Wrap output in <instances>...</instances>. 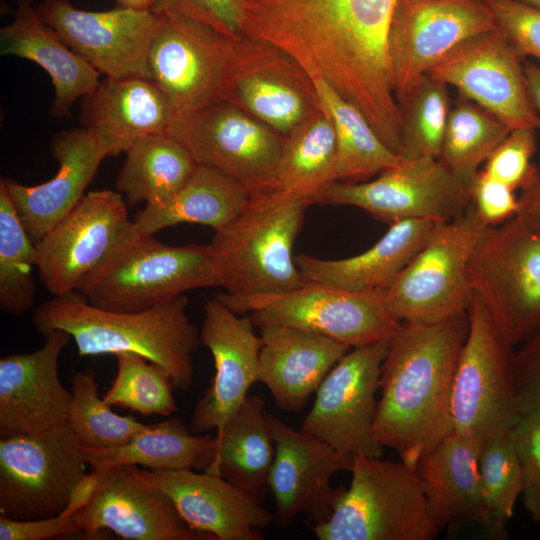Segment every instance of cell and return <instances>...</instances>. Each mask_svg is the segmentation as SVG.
<instances>
[{
  "instance_id": "cell-1",
  "label": "cell",
  "mask_w": 540,
  "mask_h": 540,
  "mask_svg": "<svg viewBox=\"0 0 540 540\" xmlns=\"http://www.w3.org/2000/svg\"><path fill=\"white\" fill-rule=\"evenodd\" d=\"M396 0H241L242 34L292 56L367 119L398 155L401 116L388 53Z\"/></svg>"
},
{
  "instance_id": "cell-2",
  "label": "cell",
  "mask_w": 540,
  "mask_h": 540,
  "mask_svg": "<svg viewBox=\"0 0 540 540\" xmlns=\"http://www.w3.org/2000/svg\"><path fill=\"white\" fill-rule=\"evenodd\" d=\"M467 312L436 322L402 321L380 375L374 437L410 468L453 431L454 378Z\"/></svg>"
},
{
  "instance_id": "cell-3",
  "label": "cell",
  "mask_w": 540,
  "mask_h": 540,
  "mask_svg": "<svg viewBox=\"0 0 540 540\" xmlns=\"http://www.w3.org/2000/svg\"><path fill=\"white\" fill-rule=\"evenodd\" d=\"M187 306L182 294L144 311H109L73 291L40 305L32 322L41 335L55 329L67 332L79 356L141 355L166 369L175 388L186 390L193 381V355L201 342Z\"/></svg>"
},
{
  "instance_id": "cell-4",
  "label": "cell",
  "mask_w": 540,
  "mask_h": 540,
  "mask_svg": "<svg viewBox=\"0 0 540 540\" xmlns=\"http://www.w3.org/2000/svg\"><path fill=\"white\" fill-rule=\"evenodd\" d=\"M310 204L273 191L252 195L246 207L208 245L225 293L273 295L304 285L293 255Z\"/></svg>"
},
{
  "instance_id": "cell-5",
  "label": "cell",
  "mask_w": 540,
  "mask_h": 540,
  "mask_svg": "<svg viewBox=\"0 0 540 540\" xmlns=\"http://www.w3.org/2000/svg\"><path fill=\"white\" fill-rule=\"evenodd\" d=\"M351 473L330 518L307 524L319 540H431L441 531L403 461L356 455Z\"/></svg>"
},
{
  "instance_id": "cell-6",
  "label": "cell",
  "mask_w": 540,
  "mask_h": 540,
  "mask_svg": "<svg viewBox=\"0 0 540 540\" xmlns=\"http://www.w3.org/2000/svg\"><path fill=\"white\" fill-rule=\"evenodd\" d=\"M221 287L208 245H167L135 236L81 292L94 306L138 312L187 291Z\"/></svg>"
},
{
  "instance_id": "cell-7",
  "label": "cell",
  "mask_w": 540,
  "mask_h": 540,
  "mask_svg": "<svg viewBox=\"0 0 540 540\" xmlns=\"http://www.w3.org/2000/svg\"><path fill=\"white\" fill-rule=\"evenodd\" d=\"M466 312L468 333L453 387V430L484 444L520 421L513 377L515 347L473 292Z\"/></svg>"
},
{
  "instance_id": "cell-8",
  "label": "cell",
  "mask_w": 540,
  "mask_h": 540,
  "mask_svg": "<svg viewBox=\"0 0 540 540\" xmlns=\"http://www.w3.org/2000/svg\"><path fill=\"white\" fill-rule=\"evenodd\" d=\"M218 300L237 314L251 313L259 328L283 325L317 333L356 348L389 340L401 321L394 317L382 291L356 292L317 282L291 291Z\"/></svg>"
},
{
  "instance_id": "cell-9",
  "label": "cell",
  "mask_w": 540,
  "mask_h": 540,
  "mask_svg": "<svg viewBox=\"0 0 540 540\" xmlns=\"http://www.w3.org/2000/svg\"><path fill=\"white\" fill-rule=\"evenodd\" d=\"M467 274L512 346L540 330V236L518 217L485 228Z\"/></svg>"
},
{
  "instance_id": "cell-10",
  "label": "cell",
  "mask_w": 540,
  "mask_h": 540,
  "mask_svg": "<svg viewBox=\"0 0 540 540\" xmlns=\"http://www.w3.org/2000/svg\"><path fill=\"white\" fill-rule=\"evenodd\" d=\"M87 465L68 421L0 438V516L25 521L60 514L88 476Z\"/></svg>"
},
{
  "instance_id": "cell-11",
  "label": "cell",
  "mask_w": 540,
  "mask_h": 540,
  "mask_svg": "<svg viewBox=\"0 0 540 540\" xmlns=\"http://www.w3.org/2000/svg\"><path fill=\"white\" fill-rule=\"evenodd\" d=\"M486 227L471 203L461 215L440 222L382 291L391 314L401 322H436L465 312L472 295L468 263Z\"/></svg>"
},
{
  "instance_id": "cell-12",
  "label": "cell",
  "mask_w": 540,
  "mask_h": 540,
  "mask_svg": "<svg viewBox=\"0 0 540 540\" xmlns=\"http://www.w3.org/2000/svg\"><path fill=\"white\" fill-rule=\"evenodd\" d=\"M148 54L150 79L176 116L221 100L233 40L212 25L161 2Z\"/></svg>"
},
{
  "instance_id": "cell-13",
  "label": "cell",
  "mask_w": 540,
  "mask_h": 540,
  "mask_svg": "<svg viewBox=\"0 0 540 540\" xmlns=\"http://www.w3.org/2000/svg\"><path fill=\"white\" fill-rule=\"evenodd\" d=\"M135 236L123 196L90 191L36 243L39 279L53 296L80 291Z\"/></svg>"
},
{
  "instance_id": "cell-14",
  "label": "cell",
  "mask_w": 540,
  "mask_h": 540,
  "mask_svg": "<svg viewBox=\"0 0 540 540\" xmlns=\"http://www.w3.org/2000/svg\"><path fill=\"white\" fill-rule=\"evenodd\" d=\"M167 134L181 142L197 164L230 176L251 195L273 190L285 138L237 106L218 100L176 116Z\"/></svg>"
},
{
  "instance_id": "cell-15",
  "label": "cell",
  "mask_w": 540,
  "mask_h": 540,
  "mask_svg": "<svg viewBox=\"0 0 540 540\" xmlns=\"http://www.w3.org/2000/svg\"><path fill=\"white\" fill-rule=\"evenodd\" d=\"M221 100L284 138L322 109L314 80L292 56L245 34L233 40Z\"/></svg>"
},
{
  "instance_id": "cell-16",
  "label": "cell",
  "mask_w": 540,
  "mask_h": 540,
  "mask_svg": "<svg viewBox=\"0 0 540 540\" xmlns=\"http://www.w3.org/2000/svg\"><path fill=\"white\" fill-rule=\"evenodd\" d=\"M470 203V187L433 157L401 158L371 181H334L318 202L357 207L389 225L412 219L449 221Z\"/></svg>"
},
{
  "instance_id": "cell-17",
  "label": "cell",
  "mask_w": 540,
  "mask_h": 540,
  "mask_svg": "<svg viewBox=\"0 0 540 540\" xmlns=\"http://www.w3.org/2000/svg\"><path fill=\"white\" fill-rule=\"evenodd\" d=\"M389 340L352 348L335 364L316 390L301 430L348 455L383 456L373 427Z\"/></svg>"
},
{
  "instance_id": "cell-18",
  "label": "cell",
  "mask_w": 540,
  "mask_h": 540,
  "mask_svg": "<svg viewBox=\"0 0 540 540\" xmlns=\"http://www.w3.org/2000/svg\"><path fill=\"white\" fill-rule=\"evenodd\" d=\"M495 28L484 0H396L388 53L397 101L460 43Z\"/></svg>"
},
{
  "instance_id": "cell-19",
  "label": "cell",
  "mask_w": 540,
  "mask_h": 540,
  "mask_svg": "<svg viewBox=\"0 0 540 540\" xmlns=\"http://www.w3.org/2000/svg\"><path fill=\"white\" fill-rule=\"evenodd\" d=\"M266 418L274 440L275 454L268 477L274 498V521L291 525L303 514L307 524L330 518L343 487L334 489L332 477L351 472L354 456L303 430H295L271 413Z\"/></svg>"
},
{
  "instance_id": "cell-20",
  "label": "cell",
  "mask_w": 540,
  "mask_h": 540,
  "mask_svg": "<svg viewBox=\"0 0 540 540\" xmlns=\"http://www.w3.org/2000/svg\"><path fill=\"white\" fill-rule=\"evenodd\" d=\"M37 10L74 52L111 78H149L148 54L156 25L153 10L117 6L75 8L68 0H42Z\"/></svg>"
},
{
  "instance_id": "cell-21",
  "label": "cell",
  "mask_w": 540,
  "mask_h": 540,
  "mask_svg": "<svg viewBox=\"0 0 540 540\" xmlns=\"http://www.w3.org/2000/svg\"><path fill=\"white\" fill-rule=\"evenodd\" d=\"M96 484L75 518L82 533L100 538L109 530L129 540H208L180 516L170 498L124 464L93 470Z\"/></svg>"
},
{
  "instance_id": "cell-22",
  "label": "cell",
  "mask_w": 540,
  "mask_h": 540,
  "mask_svg": "<svg viewBox=\"0 0 540 540\" xmlns=\"http://www.w3.org/2000/svg\"><path fill=\"white\" fill-rule=\"evenodd\" d=\"M521 59L495 28L463 41L426 74L457 87L511 130H538L540 116L529 98Z\"/></svg>"
},
{
  "instance_id": "cell-23",
  "label": "cell",
  "mask_w": 540,
  "mask_h": 540,
  "mask_svg": "<svg viewBox=\"0 0 540 540\" xmlns=\"http://www.w3.org/2000/svg\"><path fill=\"white\" fill-rule=\"evenodd\" d=\"M200 340L213 356L215 373L197 400L190 422L192 433L201 435L221 428L258 382L261 337L251 316H242L218 300H206Z\"/></svg>"
},
{
  "instance_id": "cell-24",
  "label": "cell",
  "mask_w": 540,
  "mask_h": 540,
  "mask_svg": "<svg viewBox=\"0 0 540 540\" xmlns=\"http://www.w3.org/2000/svg\"><path fill=\"white\" fill-rule=\"evenodd\" d=\"M41 348L0 359V438L37 434L68 420L72 391L59 378L58 362L71 336L43 335Z\"/></svg>"
},
{
  "instance_id": "cell-25",
  "label": "cell",
  "mask_w": 540,
  "mask_h": 540,
  "mask_svg": "<svg viewBox=\"0 0 540 540\" xmlns=\"http://www.w3.org/2000/svg\"><path fill=\"white\" fill-rule=\"evenodd\" d=\"M146 481L162 490L194 530L217 540H263L272 521L251 495L217 475L192 469L141 470Z\"/></svg>"
},
{
  "instance_id": "cell-26",
  "label": "cell",
  "mask_w": 540,
  "mask_h": 540,
  "mask_svg": "<svg viewBox=\"0 0 540 540\" xmlns=\"http://www.w3.org/2000/svg\"><path fill=\"white\" fill-rule=\"evenodd\" d=\"M50 151L58 162L50 180L27 186L1 178L28 235L38 243L85 196L106 153L86 128L64 130L55 135Z\"/></svg>"
},
{
  "instance_id": "cell-27",
  "label": "cell",
  "mask_w": 540,
  "mask_h": 540,
  "mask_svg": "<svg viewBox=\"0 0 540 540\" xmlns=\"http://www.w3.org/2000/svg\"><path fill=\"white\" fill-rule=\"evenodd\" d=\"M482 447V443L453 430L422 456L413 469L441 530L477 524L494 536L479 473Z\"/></svg>"
},
{
  "instance_id": "cell-28",
  "label": "cell",
  "mask_w": 540,
  "mask_h": 540,
  "mask_svg": "<svg viewBox=\"0 0 540 540\" xmlns=\"http://www.w3.org/2000/svg\"><path fill=\"white\" fill-rule=\"evenodd\" d=\"M81 100L82 125L107 157L126 152L142 137L167 134L175 117L169 99L149 78L105 77Z\"/></svg>"
},
{
  "instance_id": "cell-29",
  "label": "cell",
  "mask_w": 540,
  "mask_h": 540,
  "mask_svg": "<svg viewBox=\"0 0 540 540\" xmlns=\"http://www.w3.org/2000/svg\"><path fill=\"white\" fill-rule=\"evenodd\" d=\"M260 337L258 382L269 389L279 409L291 412L304 408L351 349L329 337L283 325L260 327Z\"/></svg>"
},
{
  "instance_id": "cell-30",
  "label": "cell",
  "mask_w": 540,
  "mask_h": 540,
  "mask_svg": "<svg viewBox=\"0 0 540 540\" xmlns=\"http://www.w3.org/2000/svg\"><path fill=\"white\" fill-rule=\"evenodd\" d=\"M0 53L32 61L48 73L55 92L52 118L69 117L74 102L100 83V73L44 23L32 0H18L13 21L1 27Z\"/></svg>"
},
{
  "instance_id": "cell-31",
  "label": "cell",
  "mask_w": 540,
  "mask_h": 540,
  "mask_svg": "<svg viewBox=\"0 0 540 540\" xmlns=\"http://www.w3.org/2000/svg\"><path fill=\"white\" fill-rule=\"evenodd\" d=\"M443 221L403 220L389 225L388 231L368 250L344 259H321L300 253L295 263L307 282L370 292L383 291L414 259Z\"/></svg>"
},
{
  "instance_id": "cell-32",
  "label": "cell",
  "mask_w": 540,
  "mask_h": 540,
  "mask_svg": "<svg viewBox=\"0 0 540 540\" xmlns=\"http://www.w3.org/2000/svg\"><path fill=\"white\" fill-rule=\"evenodd\" d=\"M216 431L201 471L222 477L262 503L275 454L264 400L247 396Z\"/></svg>"
},
{
  "instance_id": "cell-33",
  "label": "cell",
  "mask_w": 540,
  "mask_h": 540,
  "mask_svg": "<svg viewBox=\"0 0 540 540\" xmlns=\"http://www.w3.org/2000/svg\"><path fill=\"white\" fill-rule=\"evenodd\" d=\"M251 193L230 176L197 164L186 183L167 201L145 205L134 220L136 236H151L182 223L220 230L248 204Z\"/></svg>"
},
{
  "instance_id": "cell-34",
  "label": "cell",
  "mask_w": 540,
  "mask_h": 540,
  "mask_svg": "<svg viewBox=\"0 0 540 540\" xmlns=\"http://www.w3.org/2000/svg\"><path fill=\"white\" fill-rule=\"evenodd\" d=\"M125 154L115 187L130 206L167 201L197 166L189 150L169 134L142 137Z\"/></svg>"
},
{
  "instance_id": "cell-35",
  "label": "cell",
  "mask_w": 540,
  "mask_h": 540,
  "mask_svg": "<svg viewBox=\"0 0 540 540\" xmlns=\"http://www.w3.org/2000/svg\"><path fill=\"white\" fill-rule=\"evenodd\" d=\"M335 160V131L322 108L285 137L272 191L318 203L336 181Z\"/></svg>"
},
{
  "instance_id": "cell-36",
  "label": "cell",
  "mask_w": 540,
  "mask_h": 540,
  "mask_svg": "<svg viewBox=\"0 0 540 540\" xmlns=\"http://www.w3.org/2000/svg\"><path fill=\"white\" fill-rule=\"evenodd\" d=\"M209 434L191 432L177 418L147 424L127 443L110 449L83 447L85 459L93 470L132 464L149 469H197L201 471L212 442Z\"/></svg>"
},
{
  "instance_id": "cell-37",
  "label": "cell",
  "mask_w": 540,
  "mask_h": 540,
  "mask_svg": "<svg viewBox=\"0 0 540 540\" xmlns=\"http://www.w3.org/2000/svg\"><path fill=\"white\" fill-rule=\"evenodd\" d=\"M336 137V181L362 182L396 166L401 158L380 140L364 115L323 80H314Z\"/></svg>"
},
{
  "instance_id": "cell-38",
  "label": "cell",
  "mask_w": 540,
  "mask_h": 540,
  "mask_svg": "<svg viewBox=\"0 0 540 540\" xmlns=\"http://www.w3.org/2000/svg\"><path fill=\"white\" fill-rule=\"evenodd\" d=\"M510 127L491 112L468 99H460L449 111L438 160L462 183L471 187Z\"/></svg>"
},
{
  "instance_id": "cell-39",
  "label": "cell",
  "mask_w": 540,
  "mask_h": 540,
  "mask_svg": "<svg viewBox=\"0 0 540 540\" xmlns=\"http://www.w3.org/2000/svg\"><path fill=\"white\" fill-rule=\"evenodd\" d=\"M36 243L28 235L4 186L0 184V309L19 316L31 309L36 285Z\"/></svg>"
},
{
  "instance_id": "cell-40",
  "label": "cell",
  "mask_w": 540,
  "mask_h": 540,
  "mask_svg": "<svg viewBox=\"0 0 540 540\" xmlns=\"http://www.w3.org/2000/svg\"><path fill=\"white\" fill-rule=\"evenodd\" d=\"M447 84L421 76L398 102L402 159L438 158L449 115Z\"/></svg>"
},
{
  "instance_id": "cell-41",
  "label": "cell",
  "mask_w": 540,
  "mask_h": 540,
  "mask_svg": "<svg viewBox=\"0 0 540 540\" xmlns=\"http://www.w3.org/2000/svg\"><path fill=\"white\" fill-rule=\"evenodd\" d=\"M93 369L72 377L68 423L83 447L110 449L127 443L146 427L131 416H121L99 397Z\"/></svg>"
},
{
  "instance_id": "cell-42",
  "label": "cell",
  "mask_w": 540,
  "mask_h": 540,
  "mask_svg": "<svg viewBox=\"0 0 540 540\" xmlns=\"http://www.w3.org/2000/svg\"><path fill=\"white\" fill-rule=\"evenodd\" d=\"M114 356L117 372L103 396L105 403L144 417L169 416L177 411L175 387L166 369L136 353L122 352Z\"/></svg>"
},
{
  "instance_id": "cell-43",
  "label": "cell",
  "mask_w": 540,
  "mask_h": 540,
  "mask_svg": "<svg viewBox=\"0 0 540 540\" xmlns=\"http://www.w3.org/2000/svg\"><path fill=\"white\" fill-rule=\"evenodd\" d=\"M481 484L490 510L494 537L504 538L516 501L523 491V475L513 428L490 436L479 456Z\"/></svg>"
},
{
  "instance_id": "cell-44",
  "label": "cell",
  "mask_w": 540,
  "mask_h": 540,
  "mask_svg": "<svg viewBox=\"0 0 540 540\" xmlns=\"http://www.w3.org/2000/svg\"><path fill=\"white\" fill-rule=\"evenodd\" d=\"M536 132L529 127L512 129L487 159L483 171L513 190L522 189L538 171L531 161Z\"/></svg>"
},
{
  "instance_id": "cell-45",
  "label": "cell",
  "mask_w": 540,
  "mask_h": 540,
  "mask_svg": "<svg viewBox=\"0 0 540 540\" xmlns=\"http://www.w3.org/2000/svg\"><path fill=\"white\" fill-rule=\"evenodd\" d=\"M496 29L521 58L540 60V9L519 0H484Z\"/></svg>"
},
{
  "instance_id": "cell-46",
  "label": "cell",
  "mask_w": 540,
  "mask_h": 540,
  "mask_svg": "<svg viewBox=\"0 0 540 540\" xmlns=\"http://www.w3.org/2000/svg\"><path fill=\"white\" fill-rule=\"evenodd\" d=\"M513 377L520 420H540V330L514 349Z\"/></svg>"
},
{
  "instance_id": "cell-47",
  "label": "cell",
  "mask_w": 540,
  "mask_h": 540,
  "mask_svg": "<svg viewBox=\"0 0 540 540\" xmlns=\"http://www.w3.org/2000/svg\"><path fill=\"white\" fill-rule=\"evenodd\" d=\"M513 436L523 475L524 507L540 523V420L521 419Z\"/></svg>"
},
{
  "instance_id": "cell-48",
  "label": "cell",
  "mask_w": 540,
  "mask_h": 540,
  "mask_svg": "<svg viewBox=\"0 0 540 540\" xmlns=\"http://www.w3.org/2000/svg\"><path fill=\"white\" fill-rule=\"evenodd\" d=\"M83 505L73 496L64 511L49 518L20 521L0 516V540H46L82 533L75 513Z\"/></svg>"
},
{
  "instance_id": "cell-49",
  "label": "cell",
  "mask_w": 540,
  "mask_h": 540,
  "mask_svg": "<svg viewBox=\"0 0 540 540\" xmlns=\"http://www.w3.org/2000/svg\"><path fill=\"white\" fill-rule=\"evenodd\" d=\"M514 191L482 170L470 187L471 204L486 226L500 225L517 215L519 202Z\"/></svg>"
},
{
  "instance_id": "cell-50",
  "label": "cell",
  "mask_w": 540,
  "mask_h": 540,
  "mask_svg": "<svg viewBox=\"0 0 540 540\" xmlns=\"http://www.w3.org/2000/svg\"><path fill=\"white\" fill-rule=\"evenodd\" d=\"M202 20L230 37L242 34L241 0H160Z\"/></svg>"
},
{
  "instance_id": "cell-51",
  "label": "cell",
  "mask_w": 540,
  "mask_h": 540,
  "mask_svg": "<svg viewBox=\"0 0 540 540\" xmlns=\"http://www.w3.org/2000/svg\"><path fill=\"white\" fill-rule=\"evenodd\" d=\"M518 198V217L526 226L540 236V171L521 189Z\"/></svg>"
},
{
  "instance_id": "cell-52",
  "label": "cell",
  "mask_w": 540,
  "mask_h": 540,
  "mask_svg": "<svg viewBox=\"0 0 540 540\" xmlns=\"http://www.w3.org/2000/svg\"><path fill=\"white\" fill-rule=\"evenodd\" d=\"M523 69L529 98L540 116V66L525 62Z\"/></svg>"
},
{
  "instance_id": "cell-53",
  "label": "cell",
  "mask_w": 540,
  "mask_h": 540,
  "mask_svg": "<svg viewBox=\"0 0 540 540\" xmlns=\"http://www.w3.org/2000/svg\"><path fill=\"white\" fill-rule=\"evenodd\" d=\"M159 0H117L118 5L142 10H152Z\"/></svg>"
},
{
  "instance_id": "cell-54",
  "label": "cell",
  "mask_w": 540,
  "mask_h": 540,
  "mask_svg": "<svg viewBox=\"0 0 540 540\" xmlns=\"http://www.w3.org/2000/svg\"><path fill=\"white\" fill-rule=\"evenodd\" d=\"M526 4H529L537 9H540V0H519Z\"/></svg>"
}]
</instances>
